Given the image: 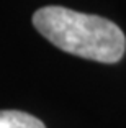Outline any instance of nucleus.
Instances as JSON below:
<instances>
[{"instance_id": "obj_1", "label": "nucleus", "mask_w": 126, "mask_h": 128, "mask_svg": "<svg viewBox=\"0 0 126 128\" xmlns=\"http://www.w3.org/2000/svg\"><path fill=\"white\" fill-rule=\"evenodd\" d=\"M33 26L64 53L103 64H115L126 53V36L111 20L59 5L33 13Z\"/></svg>"}, {"instance_id": "obj_2", "label": "nucleus", "mask_w": 126, "mask_h": 128, "mask_svg": "<svg viewBox=\"0 0 126 128\" xmlns=\"http://www.w3.org/2000/svg\"><path fill=\"white\" fill-rule=\"evenodd\" d=\"M0 128H46V125L31 113L0 110Z\"/></svg>"}]
</instances>
